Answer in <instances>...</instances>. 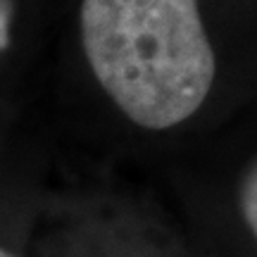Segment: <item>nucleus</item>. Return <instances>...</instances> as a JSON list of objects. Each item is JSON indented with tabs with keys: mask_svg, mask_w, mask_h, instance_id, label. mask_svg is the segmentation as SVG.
Here are the masks:
<instances>
[{
	"mask_svg": "<svg viewBox=\"0 0 257 257\" xmlns=\"http://www.w3.org/2000/svg\"><path fill=\"white\" fill-rule=\"evenodd\" d=\"M12 29V0H0V53L10 46Z\"/></svg>",
	"mask_w": 257,
	"mask_h": 257,
	"instance_id": "obj_3",
	"label": "nucleus"
},
{
	"mask_svg": "<svg viewBox=\"0 0 257 257\" xmlns=\"http://www.w3.org/2000/svg\"><path fill=\"white\" fill-rule=\"evenodd\" d=\"M81 41L98 83L143 128L186 121L214 83L198 0H83Z\"/></svg>",
	"mask_w": 257,
	"mask_h": 257,
	"instance_id": "obj_1",
	"label": "nucleus"
},
{
	"mask_svg": "<svg viewBox=\"0 0 257 257\" xmlns=\"http://www.w3.org/2000/svg\"><path fill=\"white\" fill-rule=\"evenodd\" d=\"M0 257H15V255H10L8 250H3V248H0Z\"/></svg>",
	"mask_w": 257,
	"mask_h": 257,
	"instance_id": "obj_4",
	"label": "nucleus"
},
{
	"mask_svg": "<svg viewBox=\"0 0 257 257\" xmlns=\"http://www.w3.org/2000/svg\"><path fill=\"white\" fill-rule=\"evenodd\" d=\"M240 210H243L245 224L257 238V160L250 165L240 184Z\"/></svg>",
	"mask_w": 257,
	"mask_h": 257,
	"instance_id": "obj_2",
	"label": "nucleus"
}]
</instances>
